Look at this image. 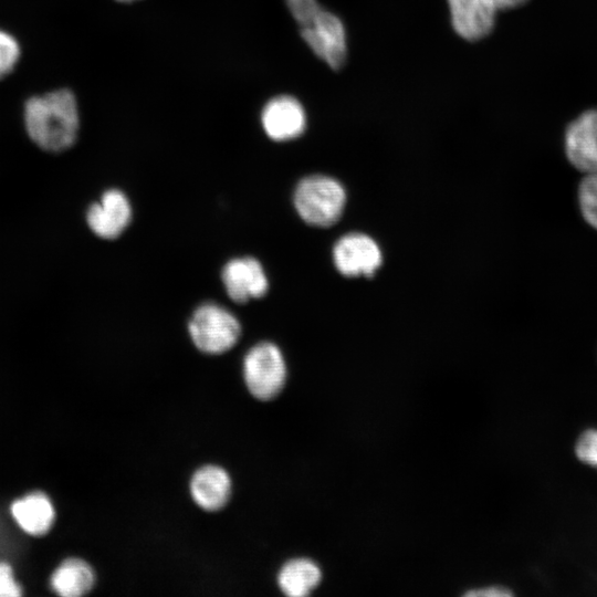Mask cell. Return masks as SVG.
Here are the masks:
<instances>
[{"instance_id": "cell-6", "label": "cell", "mask_w": 597, "mask_h": 597, "mask_svg": "<svg viewBox=\"0 0 597 597\" xmlns=\"http://www.w3.org/2000/svg\"><path fill=\"white\" fill-rule=\"evenodd\" d=\"M334 263L346 276L373 275L381 264L377 243L366 234L349 233L334 247Z\"/></svg>"}, {"instance_id": "cell-12", "label": "cell", "mask_w": 597, "mask_h": 597, "mask_svg": "<svg viewBox=\"0 0 597 597\" xmlns=\"http://www.w3.org/2000/svg\"><path fill=\"white\" fill-rule=\"evenodd\" d=\"M232 490L229 473L219 465L199 468L190 480V494L195 503L205 511L221 510L229 501Z\"/></svg>"}, {"instance_id": "cell-13", "label": "cell", "mask_w": 597, "mask_h": 597, "mask_svg": "<svg viewBox=\"0 0 597 597\" xmlns=\"http://www.w3.org/2000/svg\"><path fill=\"white\" fill-rule=\"evenodd\" d=\"M10 512L19 527L29 535H44L55 520L54 506L43 492L29 493L10 506Z\"/></svg>"}, {"instance_id": "cell-2", "label": "cell", "mask_w": 597, "mask_h": 597, "mask_svg": "<svg viewBox=\"0 0 597 597\" xmlns=\"http://www.w3.org/2000/svg\"><path fill=\"white\" fill-rule=\"evenodd\" d=\"M346 201L342 185L326 176H310L296 187L295 208L301 218L312 226L328 227L342 216Z\"/></svg>"}, {"instance_id": "cell-9", "label": "cell", "mask_w": 597, "mask_h": 597, "mask_svg": "<svg viewBox=\"0 0 597 597\" xmlns=\"http://www.w3.org/2000/svg\"><path fill=\"white\" fill-rule=\"evenodd\" d=\"M222 281L230 298L238 303L261 297L269 287L262 265L253 258L228 262L222 270Z\"/></svg>"}, {"instance_id": "cell-15", "label": "cell", "mask_w": 597, "mask_h": 597, "mask_svg": "<svg viewBox=\"0 0 597 597\" xmlns=\"http://www.w3.org/2000/svg\"><path fill=\"white\" fill-rule=\"evenodd\" d=\"M321 579V568L308 558H294L286 562L277 575L280 589L290 597L308 595Z\"/></svg>"}, {"instance_id": "cell-7", "label": "cell", "mask_w": 597, "mask_h": 597, "mask_svg": "<svg viewBox=\"0 0 597 597\" xmlns=\"http://www.w3.org/2000/svg\"><path fill=\"white\" fill-rule=\"evenodd\" d=\"M565 154L578 171L597 172V109L583 113L567 127Z\"/></svg>"}, {"instance_id": "cell-23", "label": "cell", "mask_w": 597, "mask_h": 597, "mask_svg": "<svg viewBox=\"0 0 597 597\" xmlns=\"http://www.w3.org/2000/svg\"><path fill=\"white\" fill-rule=\"evenodd\" d=\"M119 2H132V1H135V0H117Z\"/></svg>"}, {"instance_id": "cell-21", "label": "cell", "mask_w": 597, "mask_h": 597, "mask_svg": "<svg viewBox=\"0 0 597 597\" xmlns=\"http://www.w3.org/2000/svg\"><path fill=\"white\" fill-rule=\"evenodd\" d=\"M464 595L468 597H506L512 596V593L504 587L491 586L485 588L471 589Z\"/></svg>"}, {"instance_id": "cell-16", "label": "cell", "mask_w": 597, "mask_h": 597, "mask_svg": "<svg viewBox=\"0 0 597 597\" xmlns=\"http://www.w3.org/2000/svg\"><path fill=\"white\" fill-rule=\"evenodd\" d=\"M577 195L584 220L597 230V172L587 174L582 179Z\"/></svg>"}, {"instance_id": "cell-3", "label": "cell", "mask_w": 597, "mask_h": 597, "mask_svg": "<svg viewBox=\"0 0 597 597\" xmlns=\"http://www.w3.org/2000/svg\"><path fill=\"white\" fill-rule=\"evenodd\" d=\"M189 333L199 350L217 355L235 345L241 327L231 312L218 304L207 303L193 313L189 323Z\"/></svg>"}, {"instance_id": "cell-5", "label": "cell", "mask_w": 597, "mask_h": 597, "mask_svg": "<svg viewBox=\"0 0 597 597\" xmlns=\"http://www.w3.org/2000/svg\"><path fill=\"white\" fill-rule=\"evenodd\" d=\"M303 40L310 49L334 70L341 69L347 56L346 31L341 19L322 10L314 20L301 28Z\"/></svg>"}, {"instance_id": "cell-10", "label": "cell", "mask_w": 597, "mask_h": 597, "mask_svg": "<svg viewBox=\"0 0 597 597\" xmlns=\"http://www.w3.org/2000/svg\"><path fill=\"white\" fill-rule=\"evenodd\" d=\"M451 24L462 39L476 41L493 30L496 7L490 0H448Z\"/></svg>"}, {"instance_id": "cell-14", "label": "cell", "mask_w": 597, "mask_h": 597, "mask_svg": "<svg viewBox=\"0 0 597 597\" xmlns=\"http://www.w3.org/2000/svg\"><path fill=\"white\" fill-rule=\"evenodd\" d=\"M95 574L84 559L71 557L64 559L52 573L51 588L62 597H80L94 586Z\"/></svg>"}, {"instance_id": "cell-18", "label": "cell", "mask_w": 597, "mask_h": 597, "mask_svg": "<svg viewBox=\"0 0 597 597\" xmlns=\"http://www.w3.org/2000/svg\"><path fill=\"white\" fill-rule=\"evenodd\" d=\"M285 2L291 14L301 28L311 23L323 10L317 0H285Z\"/></svg>"}, {"instance_id": "cell-4", "label": "cell", "mask_w": 597, "mask_h": 597, "mask_svg": "<svg viewBox=\"0 0 597 597\" xmlns=\"http://www.w3.org/2000/svg\"><path fill=\"white\" fill-rule=\"evenodd\" d=\"M243 376L247 388L254 398H275L286 380V365L279 347L269 342L253 346L244 357Z\"/></svg>"}, {"instance_id": "cell-1", "label": "cell", "mask_w": 597, "mask_h": 597, "mask_svg": "<svg viewBox=\"0 0 597 597\" xmlns=\"http://www.w3.org/2000/svg\"><path fill=\"white\" fill-rule=\"evenodd\" d=\"M23 122L38 147L51 153L66 150L75 143L80 128L73 92L60 88L30 97L24 104Z\"/></svg>"}, {"instance_id": "cell-22", "label": "cell", "mask_w": 597, "mask_h": 597, "mask_svg": "<svg viewBox=\"0 0 597 597\" xmlns=\"http://www.w3.org/2000/svg\"><path fill=\"white\" fill-rule=\"evenodd\" d=\"M498 10L509 9L523 4L527 0H490Z\"/></svg>"}, {"instance_id": "cell-19", "label": "cell", "mask_w": 597, "mask_h": 597, "mask_svg": "<svg viewBox=\"0 0 597 597\" xmlns=\"http://www.w3.org/2000/svg\"><path fill=\"white\" fill-rule=\"evenodd\" d=\"M575 452L577 458L597 468V430H587L578 439Z\"/></svg>"}, {"instance_id": "cell-11", "label": "cell", "mask_w": 597, "mask_h": 597, "mask_svg": "<svg viewBox=\"0 0 597 597\" xmlns=\"http://www.w3.org/2000/svg\"><path fill=\"white\" fill-rule=\"evenodd\" d=\"M132 217L126 196L116 189L106 191L100 202L93 203L86 214L91 230L101 238H117L128 226Z\"/></svg>"}, {"instance_id": "cell-20", "label": "cell", "mask_w": 597, "mask_h": 597, "mask_svg": "<svg viewBox=\"0 0 597 597\" xmlns=\"http://www.w3.org/2000/svg\"><path fill=\"white\" fill-rule=\"evenodd\" d=\"M22 594V587L15 580L12 567L0 561V597H18Z\"/></svg>"}, {"instance_id": "cell-8", "label": "cell", "mask_w": 597, "mask_h": 597, "mask_svg": "<svg viewBox=\"0 0 597 597\" xmlns=\"http://www.w3.org/2000/svg\"><path fill=\"white\" fill-rule=\"evenodd\" d=\"M261 123L265 134L273 140L285 142L303 134L306 114L294 97L281 95L270 100L262 109Z\"/></svg>"}, {"instance_id": "cell-17", "label": "cell", "mask_w": 597, "mask_h": 597, "mask_svg": "<svg viewBox=\"0 0 597 597\" xmlns=\"http://www.w3.org/2000/svg\"><path fill=\"white\" fill-rule=\"evenodd\" d=\"M20 59V45L10 33L0 30V78L10 74Z\"/></svg>"}]
</instances>
